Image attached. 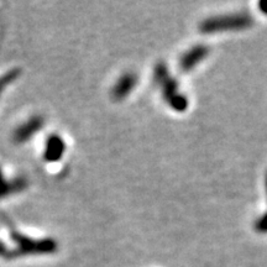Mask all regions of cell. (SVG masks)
<instances>
[{"label": "cell", "instance_id": "6da1fadb", "mask_svg": "<svg viewBox=\"0 0 267 267\" xmlns=\"http://www.w3.org/2000/svg\"><path fill=\"white\" fill-rule=\"evenodd\" d=\"M154 80L160 88L163 99L167 105L178 113H183L188 108L189 102L187 97L180 91L176 78L168 71V67L163 62H159L155 66Z\"/></svg>", "mask_w": 267, "mask_h": 267}, {"label": "cell", "instance_id": "7a4b0ae2", "mask_svg": "<svg viewBox=\"0 0 267 267\" xmlns=\"http://www.w3.org/2000/svg\"><path fill=\"white\" fill-rule=\"evenodd\" d=\"M254 19L248 13L225 14V15L212 16L203 20L199 25V30L202 34H220L228 31H241L252 26Z\"/></svg>", "mask_w": 267, "mask_h": 267}, {"label": "cell", "instance_id": "277c9868", "mask_svg": "<svg viewBox=\"0 0 267 267\" xmlns=\"http://www.w3.org/2000/svg\"><path fill=\"white\" fill-rule=\"evenodd\" d=\"M137 84V77L133 72H128L124 73L116 83L114 84L113 91H111V96L115 100H124L126 97L130 96L133 91Z\"/></svg>", "mask_w": 267, "mask_h": 267}, {"label": "cell", "instance_id": "9c48e42d", "mask_svg": "<svg viewBox=\"0 0 267 267\" xmlns=\"http://www.w3.org/2000/svg\"><path fill=\"white\" fill-rule=\"evenodd\" d=\"M265 191H266V197H267V172L265 176Z\"/></svg>", "mask_w": 267, "mask_h": 267}, {"label": "cell", "instance_id": "ba28073f", "mask_svg": "<svg viewBox=\"0 0 267 267\" xmlns=\"http://www.w3.org/2000/svg\"><path fill=\"white\" fill-rule=\"evenodd\" d=\"M258 8H260L261 13L265 14V15H267V0H266V2H261L260 4H258Z\"/></svg>", "mask_w": 267, "mask_h": 267}, {"label": "cell", "instance_id": "8992f818", "mask_svg": "<svg viewBox=\"0 0 267 267\" xmlns=\"http://www.w3.org/2000/svg\"><path fill=\"white\" fill-rule=\"evenodd\" d=\"M42 125H44V120H42V117H34L33 120H30L27 124H25L21 129H20L18 133H16L15 140L20 142L25 141V140H27L31 135H34L36 131H39Z\"/></svg>", "mask_w": 267, "mask_h": 267}, {"label": "cell", "instance_id": "3957f363", "mask_svg": "<svg viewBox=\"0 0 267 267\" xmlns=\"http://www.w3.org/2000/svg\"><path fill=\"white\" fill-rule=\"evenodd\" d=\"M209 54V47L205 45H196L181 57L180 67L183 72H191Z\"/></svg>", "mask_w": 267, "mask_h": 267}, {"label": "cell", "instance_id": "52a82bcc", "mask_svg": "<svg viewBox=\"0 0 267 267\" xmlns=\"http://www.w3.org/2000/svg\"><path fill=\"white\" fill-rule=\"evenodd\" d=\"M254 229L258 234H267V212L261 214L260 217L255 220Z\"/></svg>", "mask_w": 267, "mask_h": 267}, {"label": "cell", "instance_id": "5b68a950", "mask_svg": "<svg viewBox=\"0 0 267 267\" xmlns=\"http://www.w3.org/2000/svg\"><path fill=\"white\" fill-rule=\"evenodd\" d=\"M65 150L66 145L62 137L58 136V135H51L47 139V142H46L45 160L48 161V162H56V161L61 160Z\"/></svg>", "mask_w": 267, "mask_h": 267}]
</instances>
